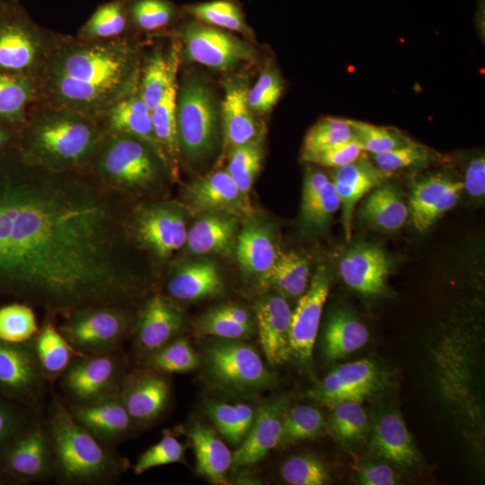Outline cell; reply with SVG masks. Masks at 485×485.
I'll return each instance as SVG.
<instances>
[{
  "mask_svg": "<svg viewBox=\"0 0 485 485\" xmlns=\"http://www.w3.org/2000/svg\"><path fill=\"white\" fill-rule=\"evenodd\" d=\"M131 29L154 32L169 26L177 10L168 0H126Z\"/></svg>",
  "mask_w": 485,
  "mask_h": 485,
  "instance_id": "obj_46",
  "label": "cell"
},
{
  "mask_svg": "<svg viewBox=\"0 0 485 485\" xmlns=\"http://www.w3.org/2000/svg\"><path fill=\"white\" fill-rule=\"evenodd\" d=\"M196 329L203 335L238 340L250 335L253 327L232 321L211 309L197 321Z\"/></svg>",
  "mask_w": 485,
  "mask_h": 485,
  "instance_id": "obj_57",
  "label": "cell"
},
{
  "mask_svg": "<svg viewBox=\"0 0 485 485\" xmlns=\"http://www.w3.org/2000/svg\"><path fill=\"white\" fill-rule=\"evenodd\" d=\"M130 29L126 0H110L96 8L76 37L84 40H109L129 37Z\"/></svg>",
  "mask_w": 485,
  "mask_h": 485,
  "instance_id": "obj_40",
  "label": "cell"
},
{
  "mask_svg": "<svg viewBox=\"0 0 485 485\" xmlns=\"http://www.w3.org/2000/svg\"><path fill=\"white\" fill-rule=\"evenodd\" d=\"M87 171L107 190L131 203L157 193L164 176H172L166 161L144 140L107 133Z\"/></svg>",
  "mask_w": 485,
  "mask_h": 485,
  "instance_id": "obj_5",
  "label": "cell"
},
{
  "mask_svg": "<svg viewBox=\"0 0 485 485\" xmlns=\"http://www.w3.org/2000/svg\"><path fill=\"white\" fill-rule=\"evenodd\" d=\"M60 485H110L128 468V460L80 426L61 395L52 393L43 419Z\"/></svg>",
  "mask_w": 485,
  "mask_h": 485,
  "instance_id": "obj_4",
  "label": "cell"
},
{
  "mask_svg": "<svg viewBox=\"0 0 485 485\" xmlns=\"http://www.w3.org/2000/svg\"><path fill=\"white\" fill-rule=\"evenodd\" d=\"M137 309L122 306H94L73 313L58 330L71 345L84 354H103L121 350L131 337Z\"/></svg>",
  "mask_w": 485,
  "mask_h": 485,
  "instance_id": "obj_7",
  "label": "cell"
},
{
  "mask_svg": "<svg viewBox=\"0 0 485 485\" xmlns=\"http://www.w3.org/2000/svg\"><path fill=\"white\" fill-rule=\"evenodd\" d=\"M248 89L242 81H229L222 105L225 140L236 147L257 137V125L247 103Z\"/></svg>",
  "mask_w": 485,
  "mask_h": 485,
  "instance_id": "obj_31",
  "label": "cell"
},
{
  "mask_svg": "<svg viewBox=\"0 0 485 485\" xmlns=\"http://www.w3.org/2000/svg\"><path fill=\"white\" fill-rule=\"evenodd\" d=\"M142 57L129 37L84 40L57 32L39 101L93 118L137 90Z\"/></svg>",
  "mask_w": 485,
  "mask_h": 485,
  "instance_id": "obj_2",
  "label": "cell"
},
{
  "mask_svg": "<svg viewBox=\"0 0 485 485\" xmlns=\"http://www.w3.org/2000/svg\"><path fill=\"white\" fill-rule=\"evenodd\" d=\"M463 190L475 198H481L485 192V159L483 155L473 157L465 172Z\"/></svg>",
  "mask_w": 485,
  "mask_h": 485,
  "instance_id": "obj_60",
  "label": "cell"
},
{
  "mask_svg": "<svg viewBox=\"0 0 485 485\" xmlns=\"http://www.w3.org/2000/svg\"><path fill=\"white\" fill-rule=\"evenodd\" d=\"M145 363L149 369L160 374L185 373L195 369L199 358L188 340L180 338L152 354Z\"/></svg>",
  "mask_w": 485,
  "mask_h": 485,
  "instance_id": "obj_48",
  "label": "cell"
},
{
  "mask_svg": "<svg viewBox=\"0 0 485 485\" xmlns=\"http://www.w3.org/2000/svg\"><path fill=\"white\" fill-rule=\"evenodd\" d=\"M310 264L300 254L278 249L270 269L260 280L263 286H270L285 295H302L308 287Z\"/></svg>",
  "mask_w": 485,
  "mask_h": 485,
  "instance_id": "obj_39",
  "label": "cell"
},
{
  "mask_svg": "<svg viewBox=\"0 0 485 485\" xmlns=\"http://www.w3.org/2000/svg\"><path fill=\"white\" fill-rule=\"evenodd\" d=\"M329 181L330 180L323 172L308 170L304 179L301 206L305 205L314 198L322 190Z\"/></svg>",
  "mask_w": 485,
  "mask_h": 485,
  "instance_id": "obj_61",
  "label": "cell"
},
{
  "mask_svg": "<svg viewBox=\"0 0 485 485\" xmlns=\"http://www.w3.org/2000/svg\"><path fill=\"white\" fill-rule=\"evenodd\" d=\"M179 48L174 45L169 55L153 49L142 62L137 92L152 111L161 101L169 83L173 66L179 60Z\"/></svg>",
  "mask_w": 485,
  "mask_h": 485,
  "instance_id": "obj_37",
  "label": "cell"
},
{
  "mask_svg": "<svg viewBox=\"0 0 485 485\" xmlns=\"http://www.w3.org/2000/svg\"><path fill=\"white\" fill-rule=\"evenodd\" d=\"M206 412L216 428L234 444L241 442L246 436L254 419L252 408L241 403H211Z\"/></svg>",
  "mask_w": 485,
  "mask_h": 485,
  "instance_id": "obj_47",
  "label": "cell"
},
{
  "mask_svg": "<svg viewBox=\"0 0 485 485\" xmlns=\"http://www.w3.org/2000/svg\"><path fill=\"white\" fill-rule=\"evenodd\" d=\"M366 327L345 310L334 312L326 325L324 352L331 359H339L361 348L367 342Z\"/></svg>",
  "mask_w": 485,
  "mask_h": 485,
  "instance_id": "obj_36",
  "label": "cell"
},
{
  "mask_svg": "<svg viewBox=\"0 0 485 485\" xmlns=\"http://www.w3.org/2000/svg\"><path fill=\"white\" fill-rule=\"evenodd\" d=\"M325 426L321 410L310 405H298L286 412L278 445L287 446L319 436Z\"/></svg>",
  "mask_w": 485,
  "mask_h": 485,
  "instance_id": "obj_44",
  "label": "cell"
},
{
  "mask_svg": "<svg viewBox=\"0 0 485 485\" xmlns=\"http://www.w3.org/2000/svg\"><path fill=\"white\" fill-rule=\"evenodd\" d=\"M362 151L361 145L354 137L315 155L310 163L338 168L355 162L360 157Z\"/></svg>",
  "mask_w": 485,
  "mask_h": 485,
  "instance_id": "obj_58",
  "label": "cell"
},
{
  "mask_svg": "<svg viewBox=\"0 0 485 485\" xmlns=\"http://www.w3.org/2000/svg\"><path fill=\"white\" fill-rule=\"evenodd\" d=\"M263 149L261 140L256 138L234 148L227 172L242 196L250 202L249 192L261 167Z\"/></svg>",
  "mask_w": 485,
  "mask_h": 485,
  "instance_id": "obj_43",
  "label": "cell"
},
{
  "mask_svg": "<svg viewBox=\"0 0 485 485\" xmlns=\"http://www.w3.org/2000/svg\"><path fill=\"white\" fill-rule=\"evenodd\" d=\"M0 485H20V483L13 477L0 469Z\"/></svg>",
  "mask_w": 485,
  "mask_h": 485,
  "instance_id": "obj_64",
  "label": "cell"
},
{
  "mask_svg": "<svg viewBox=\"0 0 485 485\" xmlns=\"http://www.w3.org/2000/svg\"><path fill=\"white\" fill-rule=\"evenodd\" d=\"M389 174L360 157L336 168L333 185L342 207V223L347 239L350 238L352 216L356 204L367 192L384 183Z\"/></svg>",
  "mask_w": 485,
  "mask_h": 485,
  "instance_id": "obj_26",
  "label": "cell"
},
{
  "mask_svg": "<svg viewBox=\"0 0 485 485\" xmlns=\"http://www.w3.org/2000/svg\"><path fill=\"white\" fill-rule=\"evenodd\" d=\"M32 340L10 343L0 340V394L41 415L48 390Z\"/></svg>",
  "mask_w": 485,
  "mask_h": 485,
  "instance_id": "obj_12",
  "label": "cell"
},
{
  "mask_svg": "<svg viewBox=\"0 0 485 485\" xmlns=\"http://www.w3.org/2000/svg\"><path fill=\"white\" fill-rule=\"evenodd\" d=\"M165 288L173 300L195 301L220 294L224 286L216 264L200 260L175 266Z\"/></svg>",
  "mask_w": 485,
  "mask_h": 485,
  "instance_id": "obj_27",
  "label": "cell"
},
{
  "mask_svg": "<svg viewBox=\"0 0 485 485\" xmlns=\"http://www.w3.org/2000/svg\"><path fill=\"white\" fill-rule=\"evenodd\" d=\"M120 396L136 428L156 420L165 410L170 396L167 379L152 369L127 373Z\"/></svg>",
  "mask_w": 485,
  "mask_h": 485,
  "instance_id": "obj_20",
  "label": "cell"
},
{
  "mask_svg": "<svg viewBox=\"0 0 485 485\" xmlns=\"http://www.w3.org/2000/svg\"><path fill=\"white\" fill-rule=\"evenodd\" d=\"M56 320L45 315L32 339L39 365L49 386L59 380L75 357L84 355L60 332Z\"/></svg>",
  "mask_w": 485,
  "mask_h": 485,
  "instance_id": "obj_30",
  "label": "cell"
},
{
  "mask_svg": "<svg viewBox=\"0 0 485 485\" xmlns=\"http://www.w3.org/2000/svg\"><path fill=\"white\" fill-rule=\"evenodd\" d=\"M360 215L375 227L396 230L405 223L409 210L400 191L391 184L382 183L373 189L360 209Z\"/></svg>",
  "mask_w": 485,
  "mask_h": 485,
  "instance_id": "obj_38",
  "label": "cell"
},
{
  "mask_svg": "<svg viewBox=\"0 0 485 485\" xmlns=\"http://www.w3.org/2000/svg\"><path fill=\"white\" fill-rule=\"evenodd\" d=\"M178 66L179 61L172 67L167 88L161 101L151 111L154 136L168 161L172 178L176 177L181 155L176 123Z\"/></svg>",
  "mask_w": 485,
  "mask_h": 485,
  "instance_id": "obj_33",
  "label": "cell"
},
{
  "mask_svg": "<svg viewBox=\"0 0 485 485\" xmlns=\"http://www.w3.org/2000/svg\"><path fill=\"white\" fill-rule=\"evenodd\" d=\"M106 133L96 118L36 101L14 150L26 164L55 172L87 171Z\"/></svg>",
  "mask_w": 485,
  "mask_h": 485,
  "instance_id": "obj_3",
  "label": "cell"
},
{
  "mask_svg": "<svg viewBox=\"0 0 485 485\" xmlns=\"http://www.w3.org/2000/svg\"><path fill=\"white\" fill-rule=\"evenodd\" d=\"M260 341L271 365L286 363L292 356L290 328L292 311L287 300L278 295H268L256 304Z\"/></svg>",
  "mask_w": 485,
  "mask_h": 485,
  "instance_id": "obj_23",
  "label": "cell"
},
{
  "mask_svg": "<svg viewBox=\"0 0 485 485\" xmlns=\"http://www.w3.org/2000/svg\"><path fill=\"white\" fill-rule=\"evenodd\" d=\"M390 266L389 258L382 248L361 242L342 256L340 273L352 289L366 295H375L384 291Z\"/></svg>",
  "mask_w": 485,
  "mask_h": 485,
  "instance_id": "obj_24",
  "label": "cell"
},
{
  "mask_svg": "<svg viewBox=\"0 0 485 485\" xmlns=\"http://www.w3.org/2000/svg\"><path fill=\"white\" fill-rule=\"evenodd\" d=\"M40 417H35L0 456V469L20 485L47 481L54 476L53 453Z\"/></svg>",
  "mask_w": 485,
  "mask_h": 485,
  "instance_id": "obj_13",
  "label": "cell"
},
{
  "mask_svg": "<svg viewBox=\"0 0 485 485\" xmlns=\"http://www.w3.org/2000/svg\"><path fill=\"white\" fill-rule=\"evenodd\" d=\"M96 119L106 134H126L144 140L166 161L169 166L154 136L151 111L137 90L114 103Z\"/></svg>",
  "mask_w": 485,
  "mask_h": 485,
  "instance_id": "obj_25",
  "label": "cell"
},
{
  "mask_svg": "<svg viewBox=\"0 0 485 485\" xmlns=\"http://www.w3.org/2000/svg\"><path fill=\"white\" fill-rule=\"evenodd\" d=\"M216 313L241 324L252 326V321L249 313L236 304H221L213 308Z\"/></svg>",
  "mask_w": 485,
  "mask_h": 485,
  "instance_id": "obj_62",
  "label": "cell"
},
{
  "mask_svg": "<svg viewBox=\"0 0 485 485\" xmlns=\"http://www.w3.org/2000/svg\"><path fill=\"white\" fill-rule=\"evenodd\" d=\"M188 436L194 447L198 472L216 484H226L233 454L214 429L196 423L188 429Z\"/></svg>",
  "mask_w": 485,
  "mask_h": 485,
  "instance_id": "obj_32",
  "label": "cell"
},
{
  "mask_svg": "<svg viewBox=\"0 0 485 485\" xmlns=\"http://www.w3.org/2000/svg\"><path fill=\"white\" fill-rule=\"evenodd\" d=\"M281 475L293 485H322L330 481V473L324 463L310 454L294 455L281 466Z\"/></svg>",
  "mask_w": 485,
  "mask_h": 485,
  "instance_id": "obj_51",
  "label": "cell"
},
{
  "mask_svg": "<svg viewBox=\"0 0 485 485\" xmlns=\"http://www.w3.org/2000/svg\"><path fill=\"white\" fill-rule=\"evenodd\" d=\"M463 190L462 181L444 174H433L418 181L411 190L410 212L414 227L424 232L443 214L453 208Z\"/></svg>",
  "mask_w": 485,
  "mask_h": 485,
  "instance_id": "obj_22",
  "label": "cell"
},
{
  "mask_svg": "<svg viewBox=\"0 0 485 485\" xmlns=\"http://www.w3.org/2000/svg\"><path fill=\"white\" fill-rule=\"evenodd\" d=\"M355 137L349 119L325 118L307 132L302 149V159L310 162L315 155Z\"/></svg>",
  "mask_w": 485,
  "mask_h": 485,
  "instance_id": "obj_42",
  "label": "cell"
},
{
  "mask_svg": "<svg viewBox=\"0 0 485 485\" xmlns=\"http://www.w3.org/2000/svg\"><path fill=\"white\" fill-rule=\"evenodd\" d=\"M287 395L269 399L260 406L242 445L232 455L231 467L254 464L278 445L284 416L289 409Z\"/></svg>",
  "mask_w": 485,
  "mask_h": 485,
  "instance_id": "obj_19",
  "label": "cell"
},
{
  "mask_svg": "<svg viewBox=\"0 0 485 485\" xmlns=\"http://www.w3.org/2000/svg\"><path fill=\"white\" fill-rule=\"evenodd\" d=\"M66 405L74 419L108 446L115 448L136 428L119 392L87 402Z\"/></svg>",
  "mask_w": 485,
  "mask_h": 485,
  "instance_id": "obj_17",
  "label": "cell"
},
{
  "mask_svg": "<svg viewBox=\"0 0 485 485\" xmlns=\"http://www.w3.org/2000/svg\"><path fill=\"white\" fill-rule=\"evenodd\" d=\"M57 34L38 24L18 0H0V73L39 79Z\"/></svg>",
  "mask_w": 485,
  "mask_h": 485,
  "instance_id": "obj_6",
  "label": "cell"
},
{
  "mask_svg": "<svg viewBox=\"0 0 485 485\" xmlns=\"http://www.w3.org/2000/svg\"><path fill=\"white\" fill-rule=\"evenodd\" d=\"M128 230L135 245L158 266L185 245L188 232L181 208L166 201L132 203Z\"/></svg>",
  "mask_w": 485,
  "mask_h": 485,
  "instance_id": "obj_8",
  "label": "cell"
},
{
  "mask_svg": "<svg viewBox=\"0 0 485 485\" xmlns=\"http://www.w3.org/2000/svg\"><path fill=\"white\" fill-rule=\"evenodd\" d=\"M203 214L187 232L188 251L198 255H231L235 246L237 216L219 212Z\"/></svg>",
  "mask_w": 485,
  "mask_h": 485,
  "instance_id": "obj_29",
  "label": "cell"
},
{
  "mask_svg": "<svg viewBox=\"0 0 485 485\" xmlns=\"http://www.w3.org/2000/svg\"><path fill=\"white\" fill-rule=\"evenodd\" d=\"M18 128L0 122V161L14 149Z\"/></svg>",
  "mask_w": 485,
  "mask_h": 485,
  "instance_id": "obj_63",
  "label": "cell"
},
{
  "mask_svg": "<svg viewBox=\"0 0 485 485\" xmlns=\"http://www.w3.org/2000/svg\"><path fill=\"white\" fill-rule=\"evenodd\" d=\"M236 255L248 275H265L272 267L278 248L269 230L256 222H248L238 235Z\"/></svg>",
  "mask_w": 485,
  "mask_h": 485,
  "instance_id": "obj_34",
  "label": "cell"
},
{
  "mask_svg": "<svg viewBox=\"0 0 485 485\" xmlns=\"http://www.w3.org/2000/svg\"><path fill=\"white\" fill-rule=\"evenodd\" d=\"M39 98L38 79L0 73V122L21 126Z\"/></svg>",
  "mask_w": 485,
  "mask_h": 485,
  "instance_id": "obj_35",
  "label": "cell"
},
{
  "mask_svg": "<svg viewBox=\"0 0 485 485\" xmlns=\"http://www.w3.org/2000/svg\"><path fill=\"white\" fill-rule=\"evenodd\" d=\"M127 373L121 350L84 354L59 378L61 396L66 403H83L118 393Z\"/></svg>",
  "mask_w": 485,
  "mask_h": 485,
  "instance_id": "obj_10",
  "label": "cell"
},
{
  "mask_svg": "<svg viewBox=\"0 0 485 485\" xmlns=\"http://www.w3.org/2000/svg\"><path fill=\"white\" fill-rule=\"evenodd\" d=\"M385 381L379 367L364 358L338 366L307 394L329 407L346 401L362 402L380 391Z\"/></svg>",
  "mask_w": 485,
  "mask_h": 485,
  "instance_id": "obj_15",
  "label": "cell"
},
{
  "mask_svg": "<svg viewBox=\"0 0 485 485\" xmlns=\"http://www.w3.org/2000/svg\"><path fill=\"white\" fill-rule=\"evenodd\" d=\"M206 374L222 390L249 393L271 387L276 380L258 352L237 340H215L204 350Z\"/></svg>",
  "mask_w": 485,
  "mask_h": 485,
  "instance_id": "obj_9",
  "label": "cell"
},
{
  "mask_svg": "<svg viewBox=\"0 0 485 485\" xmlns=\"http://www.w3.org/2000/svg\"><path fill=\"white\" fill-rule=\"evenodd\" d=\"M340 207V199L332 181H329L314 198L301 206L302 219L311 228L322 229Z\"/></svg>",
  "mask_w": 485,
  "mask_h": 485,
  "instance_id": "obj_55",
  "label": "cell"
},
{
  "mask_svg": "<svg viewBox=\"0 0 485 485\" xmlns=\"http://www.w3.org/2000/svg\"><path fill=\"white\" fill-rule=\"evenodd\" d=\"M356 139L372 154L385 153L414 143L395 128L349 119Z\"/></svg>",
  "mask_w": 485,
  "mask_h": 485,
  "instance_id": "obj_50",
  "label": "cell"
},
{
  "mask_svg": "<svg viewBox=\"0 0 485 485\" xmlns=\"http://www.w3.org/2000/svg\"><path fill=\"white\" fill-rule=\"evenodd\" d=\"M331 276L325 266H319L309 287L300 297L291 316L292 356L309 365L318 333L323 305L330 290Z\"/></svg>",
  "mask_w": 485,
  "mask_h": 485,
  "instance_id": "obj_16",
  "label": "cell"
},
{
  "mask_svg": "<svg viewBox=\"0 0 485 485\" xmlns=\"http://www.w3.org/2000/svg\"><path fill=\"white\" fill-rule=\"evenodd\" d=\"M183 199L198 213L219 212L236 216H250L251 206L240 193L227 171H218L186 187Z\"/></svg>",
  "mask_w": 485,
  "mask_h": 485,
  "instance_id": "obj_21",
  "label": "cell"
},
{
  "mask_svg": "<svg viewBox=\"0 0 485 485\" xmlns=\"http://www.w3.org/2000/svg\"><path fill=\"white\" fill-rule=\"evenodd\" d=\"M186 12L206 24L248 32L242 10L231 0H213L187 7Z\"/></svg>",
  "mask_w": 485,
  "mask_h": 485,
  "instance_id": "obj_49",
  "label": "cell"
},
{
  "mask_svg": "<svg viewBox=\"0 0 485 485\" xmlns=\"http://www.w3.org/2000/svg\"><path fill=\"white\" fill-rule=\"evenodd\" d=\"M375 165L383 172L390 174L392 172L424 165L434 160L433 152L416 142L385 153L372 154Z\"/></svg>",
  "mask_w": 485,
  "mask_h": 485,
  "instance_id": "obj_53",
  "label": "cell"
},
{
  "mask_svg": "<svg viewBox=\"0 0 485 485\" xmlns=\"http://www.w3.org/2000/svg\"><path fill=\"white\" fill-rule=\"evenodd\" d=\"M33 307L14 301L0 307V340L10 343H23L32 340L39 331Z\"/></svg>",
  "mask_w": 485,
  "mask_h": 485,
  "instance_id": "obj_45",
  "label": "cell"
},
{
  "mask_svg": "<svg viewBox=\"0 0 485 485\" xmlns=\"http://www.w3.org/2000/svg\"><path fill=\"white\" fill-rule=\"evenodd\" d=\"M183 323V311L175 300L160 292L148 295L137 308L131 335L136 357L145 362L174 340Z\"/></svg>",
  "mask_w": 485,
  "mask_h": 485,
  "instance_id": "obj_14",
  "label": "cell"
},
{
  "mask_svg": "<svg viewBox=\"0 0 485 485\" xmlns=\"http://www.w3.org/2000/svg\"><path fill=\"white\" fill-rule=\"evenodd\" d=\"M357 480L363 485H394L399 478L396 472L386 463L366 461L357 470Z\"/></svg>",
  "mask_w": 485,
  "mask_h": 485,
  "instance_id": "obj_59",
  "label": "cell"
},
{
  "mask_svg": "<svg viewBox=\"0 0 485 485\" xmlns=\"http://www.w3.org/2000/svg\"><path fill=\"white\" fill-rule=\"evenodd\" d=\"M176 123L181 154L196 159L213 148L216 110L210 92L200 82L190 80L177 92Z\"/></svg>",
  "mask_w": 485,
  "mask_h": 485,
  "instance_id": "obj_11",
  "label": "cell"
},
{
  "mask_svg": "<svg viewBox=\"0 0 485 485\" xmlns=\"http://www.w3.org/2000/svg\"><path fill=\"white\" fill-rule=\"evenodd\" d=\"M368 427V417L361 402L346 401L333 406L329 429L340 443L351 445L362 442Z\"/></svg>",
  "mask_w": 485,
  "mask_h": 485,
  "instance_id": "obj_41",
  "label": "cell"
},
{
  "mask_svg": "<svg viewBox=\"0 0 485 485\" xmlns=\"http://www.w3.org/2000/svg\"><path fill=\"white\" fill-rule=\"evenodd\" d=\"M282 84L272 70L263 72L256 84L247 93V103L251 110L266 112L278 101L282 93Z\"/></svg>",
  "mask_w": 485,
  "mask_h": 485,
  "instance_id": "obj_56",
  "label": "cell"
},
{
  "mask_svg": "<svg viewBox=\"0 0 485 485\" xmlns=\"http://www.w3.org/2000/svg\"><path fill=\"white\" fill-rule=\"evenodd\" d=\"M182 38L188 57L213 68H229L253 57L251 48L236 38L197 22L184 28Z\"/></svg>",
  "mask_w": 485,
  "mask_h": 485,
  "instance_id": "obj_18",
  "label": "cell"
},
{
  "mask_svg": "<svg viewBox=\"0 0 485 485\" xmlns=\"http://www.w3.org/2000/svg\"><path fill=\"white\" fill-rule=\"evenodd\" d=\"M183 458V445L171 432L164 431L159 442L139 455L133 472L141 475L152 468L181 462Z\"/></svg>",
  "mask_w": 485,
  "mask_h": 485,
  "instance_id": "obj_52",
  "label": "cell"
},
{
  "mask_svg": "<svg viewBox=\"0 0 485 485\" xmlns=\"http://www.w3.org/2000/svg\"><path fill=\"white\" fill-rule=\"evenodd\" d=\"M131 205L88 171L31 166L13 149L0 161V297L56 319L137 309L152 285L128 234Z\"/></svg>",
  "mask_w": 485,
  "mask_h": 485,
  "instance_id": "obj_1",
  "label": "cell"
},
{
  "mask_svg": "<svg viewBox=\"0 0 485 485\" xmlns=\"http://www.w3.org/2000/svg\"><path fill=\"white\" fill-rule=\"evenodd\" d=\"M38 415L0 394V456L13 438Z\"/></svg>",
  "mask_w": 485,
  "mask_h": 485,
  "instance_id": "obj_54",
  "label": "cell"
},
{
  "mask_svg": "<svg viewBox=\"0 0 485 485\" xmlns=\"http://www.w3.org/2000/svg\"><path fill=\"white\" fill-rule=\"evenodd\" d=\"M369 448L375 455L400 467L410 468L419 463L413 437L396 412H387L378 419Z\"/></svg>",
  "mask_w": 485,
  "mask_h": 485,
  "instance_id": "obj_28",
  "label": "cell"
}]
</instances>
